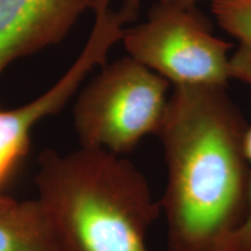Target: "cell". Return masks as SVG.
I'll return each instance as SVG.
<instances>
[{
	"mask_svg": "<svg viewBox=\"0 0 251 251\" xmlns=\"http://www.w3.org/2000/svg\"><path fill=\"white\" fill-rule=\"evenodd\" d=\"M114 43L108 30L93 28L80 55L56 84L33 101L0 111V185L26 155L30 133L37 122L57 113L67 103L87 74L96 65L105 63Z\"/></svg>",
	"mask_w": 251,
	"mask_h": 251,
	"instance_id": "5",
	"label": "cell"
},
{
	"mask_svg": "<svg viewBox=\"0 0 251 251\" xmlns=\"http://www.w3.org/2000/svg\"><path fill=\"white\" fill-rule=\"evenodd\" d=\"M35 181L54 251H149L161 206L124 157L84 147L67 155L47 150Z\"/></svg>",
	"mask_w": 251,
	"mask_h": 251,
	"instance_id": "2",
	"label": "cell"
},
{
	"mask_svg": "<svg viewBox=\"0 0 251 251\" xmlns=\"http://www.w3.org/2000/svg\"><path fill=\"white\" fill-rule=\"evenodd\" d=\"M96 0H0V74L17 59L56 45Z\"/></svg>",
	"mask_w": 251,
	"mask_h": 251,
	"instance_id": "6",
	"label": "cell"
},
{
	"mask_svg": "<svg viewBox=\"0 0 251 251\" xmlns=\"http://www.w3.org/2000/svg\"><path fill=\"white\" fill-rule=\"evenodd\" d=\"M0 251H54L36 199L0 197Z\"/></svg>",
	"mask_w": 251,
	"mask_h": 251,
	"instance_id": "7",
	"label": "cell"
},
{
	"mask_svg": "<svg viewBox=\"0 0 251 251\" xmlns=\"http://www.w3.org/2000/svg\"><path fill=\"white\" fill-rule=\"evenodd\" d=\"M231 77L251 87V48L247 46L238 47L230 59ZM246 153L250 168V197L249 209L246 221L233 237L228 251H251V125L248 126L246 134Z\"/></svg>",
	"mask_w": 251,
	"mask_h": 251,
	"instance_id": "8",
	"label": "cell"
},
{
	"mask_svg": "<svg viewBox=\"0 0 251 251\" xmlns=\"http://www.w3.org/2000/svg\"><path fill=\"white\" fill-rule=\"evenodd\" d=\"M128 56L176 86H226L231 77V43L213 34L197 7L159 0L148 18L126 28Z\"/></svg>",
	"mask_w": 251,
	"mask_h": 251,
	"instance_id": "4",
	"label": "cell"
},
{
	"mask_svg": "<svg viewBox=\"0 0 251 251\" xmlns=\"http://www.w3.org/2000/svg\"><path fill=\"white\" fill-rule=\"evenodd\" d=\"M212 13L226 33L251 48V0H212Z\"/></svg>",
	"mask_w": 251,
	"mask_h": 251,
	"instance_id": "9",
	"label": "cell"
},
{
	"mask_svg": "<svg viewBox=\"0 0 251 251\" xmlns=\"http://www.w3.org/2000/svg\"><path fill=\"white\" fill-rule=\"evenodd\" d=\"M248 124L226 86H176L157 131L165 251H228L249 209Z\"/></svg>",
	"mask_w": 251,
	"mask_h": 251,
	"instance_id": "1",
	"label": "cell"
},
{
	"mask_svg": "<svg viewBox=\"0 0 251 251\" xmlns=\"http://www.w3.org/2000/svg\"><path fill=\"white\" fill-rule=\"evenodd\" d=\"M170 84L130 56L103 65L84 86L74 107L80 147L122 156L156 135L168 106Z\"/></svg>",
	"mask_w": 251,
	"mask_h": 251,
	"instance_id": "3",
	"label": "cell"
},
{
	"mask_svg": "<svg viewBox=\"0 0 251 251\" xmlns=\"http://www.w3.org/2000/svg\"><path fill=\"white\" fill-rule=\"evenodd\" d=\"M172 1L177 2L179 5L187 6V7H196L198 2L201 1V0H172Z\"/></svg>",
	"mask_w": 251,
	"mask_h": 251,
	"instance_id": "10",
	"label": "cell"
}]
</instances>
